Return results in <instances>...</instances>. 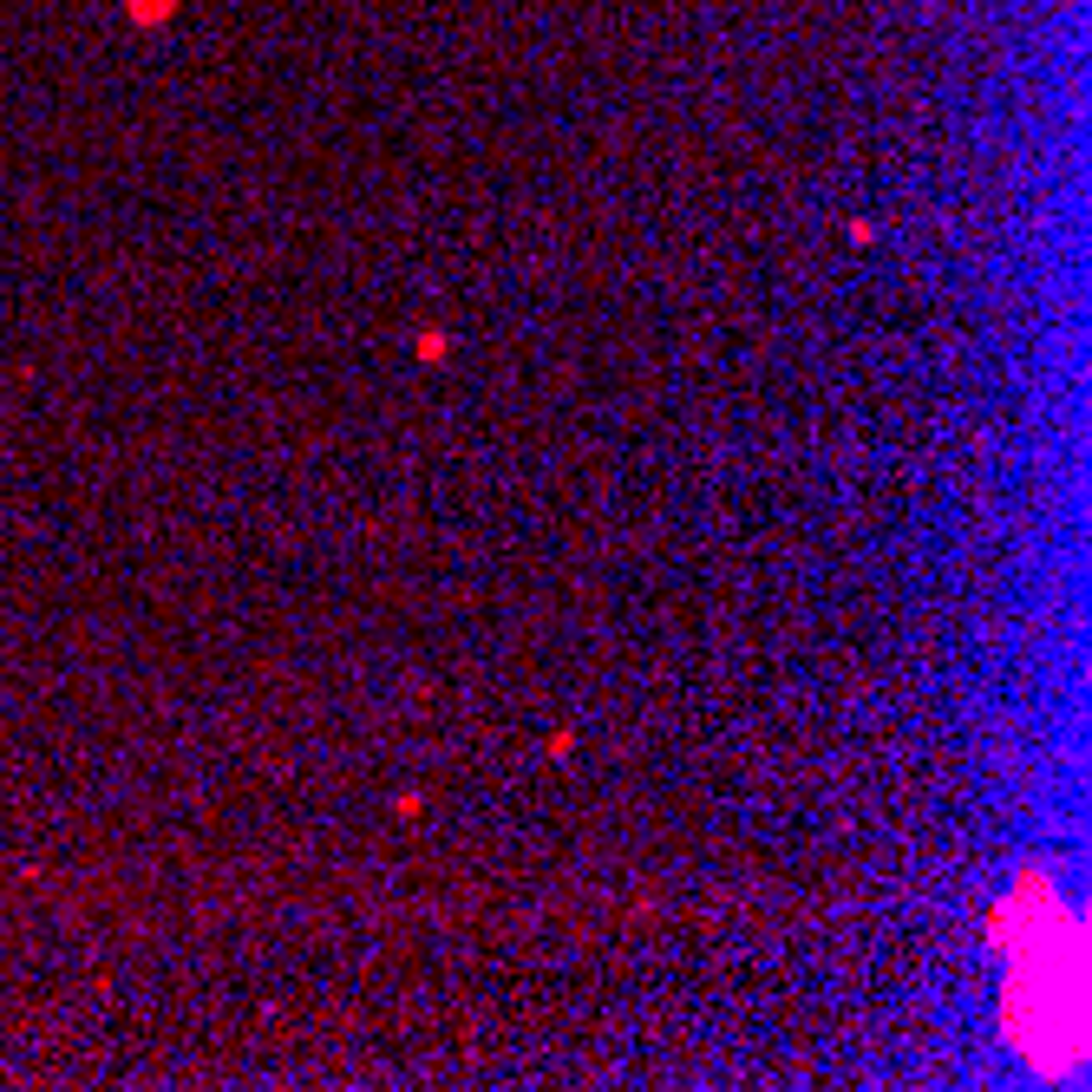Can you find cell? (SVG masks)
<instances>
[{"label":"cell","instance_id":"1","mask_svg":"<svg viewBox=\"0 0 1092 1092\" xmlns=\"http://www.w3.org/2000/svg\"><path fill=\"white\" fill-rule=\"evenodd\" d=\"M1079 922L1060 890L1040 870H1021L1015 896L994 909V949L1007 955V988H1001V1027L1040 1073L1066 1079L1060 1053L1086 1060V936H1066L1053 955V936Z\"/></svg>","mask_w":1092,"mask_h":1092}]
</instances>
